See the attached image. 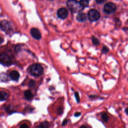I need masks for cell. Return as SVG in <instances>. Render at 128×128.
Masks as SVG:
<instances>
[{"label":"cell","instance_id":"cell-1","mask_svg":"<svg viewBox=\"0 0 128 128\" xmlns=\"http://www.w3.org/2000/svg\"><path fill=\"white\" fill-rule=\"evenodd\" d=\"M66 5L69 10L74 13L80 12L84 8L80 2L76 0H68L66 2Z\"/></svg>","mask_w":128,"mask_h":128},{"label":"cell","instance_id":"cell-2","mask_svg":"<svg viewBox=\"0 0 128 128\" xmlns=\"http://www.w3.org/2000/svg\"><path fill=\"white\" fill-rule=\"evenodd\" d=\"M28 72L34 76H39L44 72L42 66L39 64H34L30 65L28 68Z\"/></svg>","mask_w":128,"mask_h":128},{"label":"cell","instance_id":"cell-3","mask_svg":"<svg viewBox=\"0 0 128 128\" xmlns=\"http://www.w3.org/2000/svg\"><path fill=\"white\" fill-rule=\"evenodd\" d=\"M0 63L4 66H9L12 64V60L10 56L7 54L2 53L0 57Z\"/></svg>","mask_w":128,"mask_h":128},{"label":"cell","instance_id":"cell-4","mask_svg":"<svg viewBox=\"0 0 128 128\" xmlns=\"http://www.w3.org/2000/svg\"><path fill=\"white\" fill-rule=\"evenodd\" d=\"M88 16L90 21L95 22L99 20L100 17V14L98 10L96 9H92L88 12Z\"/></svg>","mask_w":128,"mask_h":128},{"label":"cell","instance_id":"cell-5","mask_svg":"<svg viewBox=\"0 0 128 128\" xmlns=\"http://www.w3.org/2000/svg\"><path fill=\"white\" fill-rule=\"evenodd\" d=\"M116 9V6L113 2H108L105 4L104 6V12L106 14H112L115 12Z\"/></svg>","mask_w":128,"mask_h":128},{"label":"cell","instance_id":"cell-6","mask_svg":"<svg viewBox=\"0 0 128 128\" xmlns=\"http://www.w3.org/2000/svg\"><path fill=\"white\" fill-rule=\"evenodd\" d=\"M57 16L61 19H65L68 16V11L66 8H62L58 10L57 12Z\"/></svg>","mask_w":128,"mask_h":128},{"label":"cell","instance_id":"cell-7","mask_svg":"<svg viewBox=\"0 0 128 128\" xmlns=\"http://www.w3.org/2000/svg\"><path fill=\"white\" fill-rule=\"evenodd\" d=\"M30 34L34 38L37 40H39L41 38V33L36 28H32L30 30Z\"/></svg>","mask_w":128,"mask_h":128},{"label":"cell","instance_id":"cell-8","mask_svg":"<svg viewBox=\"0 0 128 128\" xmlns=\"http://www.w3.org/2000/svg\"><path fill=\"white\" fill-rule=\"evenodd\" d=\"M20 74L19 72L16 70L12 71L10 74V77L14 81H18L20 78Z\"/></svg>","mask_w":128,"mask_h":128},{"label":"cell","instance_id":"cell-9","mask_svg":"<svg viewBox=\"0 0 128 128\" xmlns=\"http://www.w3.org/2000/svg\"><path fill=\"white\" fill-rule=\"evenodd\" d=\"M24 98L28 100H30L33 98L34 95L30 90H26L24 92Z\"/></svg>","mask_w":128,"mask_h":128},{"label":"cell","instance_id":"cell-10","mask_svg":"<svg viewBox=\"0 0 128 128\" xmlns=\"http://www.w3.org/2000/svg\"><path fill=\"white\" fill-rule=\"evenodd\" d=\"M76 20L80 22H83L86 20V14L83 12H80L76 16Z\"/></svg>","mask_w":128,"mask_h":128},{"label":"cell","instance_id":"cell-11","mask_svg":"<svg viewBox=\"0 0 128 128\" xmlns=\"http://www.w3.org/2000/svg\"><path fill=\"white\" fill-rule=\"evenodd\" d=\"M10 25L6 20H3L1 22V29L4 31H6L9 30Z\"/></svg>","mask_w":128,"mask_h":128},{"label":"cell","instance_id":"cell-12","mask_svg":"<svg viewBox=\"0 0 128 128\" xmlns=\"http://www.w3.org/2000/svg\"><path fill=\"white\" fill-rule=\"evenodd\" d=\"M9 98V94L6 92L0 90V101H4L8 100Z\"/></svg>","mask_w":128,"mask_h":128},{"label":"cell","instance_id":"cell-13","mask_svg":"<svg viewBox=\"0 0 128 128\" xmlns=\"http://www.w3.org/2000/svg\"><path fill=\"white\" fill-rule=\"evenodd\" d=\"M50 125L48 122L44 121L40 124L39 125L37 126L35 128H50Z\"/></svg>","mask_w":128,"mask_h":128},{"label":"cell","instance_id":"cell-14","mask_svg":"<svg viewBox=\"0 0 128 128\" xmlns=\"http://www.w3.org/2000/svg\"><path fill=\"white\" fill-rule=\"evenodd\" d=\"M100 116H101V118L102 119V120L106 122H108V119H109V117L108 115V114L106 113V112H102L100 114Z\"/></svg>","mask_w":128,"mask_h":128},{"label":"cell","instance_id":"cell-15","mask_svg":"<svg viewBox=\"0 0 128 128\" xmlns=\"http://www.w3.org/2000/svg\"><path fill=\"white\" fill-rule=\"evenodd\" d=\"M80 3L82 4V6L84 8L88 6L89 4V0H80Z\"/></svg>","mask_w":128,"mask_h":128},{"label":"cell","instance_id":"cell-16","mask_svg":"<svg viewBox=\"0 0 128 128\" xmlns=\"http://www.w3.org/2000/svg\"><path fill=\"white\" fill-rule=\"evenodd\" d=\"M36 84V82L33 80H30L28 83V86L30 88H33L34 86Z\"/></svg>","mask_w":128,"mask_h":128},{"label":"cell","instance_id":"cell-17","mask_svg":"<svg viewBox=\"0 0 128 128\" xmlns=\"http://www.w3.org/2000/svg\"><path fill=\"white\" fill-rule=\"evenodd\" d=\"M92 42L94 45L98 46L100 44V41L96 38H95L94 36H92Z\"/></svg>","mask_w":128,"mask_h":128},{"label":"cell","instance_id":"cell-18","mask_svg":"<svg viewBox=\"0 0 128 128\" xmlns=\"http://www.w3.org/2000/svg\"><path fill=\"white\" fill-rule=\"evenodd\" d=\"M74 96H75V98H76V100L77 103L78 104L80 102V98L78 92H75L74 93Z\"/></svg>","mask_w":128,"mask_h":128},{"label":"cell","instance_id":"cell-19","mask_svg":"<svg viewBox=\"0 0 128 128\" xmlns=\"http://www.w3.org/2000/svg\"><path fill=\"white\" fill-rule=\"evenodd\" d=\"M3 75H4V77H2V76H0V80L2 82H5L6 81L8 80V78H7V76L6 74L4 73H2Z\"/></svg>","mask_w":128,"mask_h":128},{"label":"cell","instance_id":"cell-20","mask_svg":"<svg viewBox=\"0 0 128 128\" xmlns=\"http://www.w3.org/2000/svg\"><path fill=\"white\" fill-rule=\"evenodd\" d=\"M63 113V108L62 107H59L57 109V114L58 115H61Z\"/></svg>","mask_w":128,"mask_h":128},{"label":"cell","instance_id":"cell-21","mask_svg":"<svg viewBox=\"0 0 128 128\" xmlns=\"http://www.w3.org/2000/svg\"><path fill=\"white\" fill-rule=\"evenodd\" d=\"M108 51H109V49L108 48V47L106 46H104L102 48V52L104 54H106Z\"/></svg>","mask_w":128,"mask_h":128},{"label":"cell","instance_id":"cell-22","mask_svg":"<svg viewBox=\"0 0 128 128\" xmlns=\"http://www.w3.org/2000/svg\"><path fill=\"white\" fill-rule=\"evenodd\" d=\"M20 128H29V126L26 124H22L20 126Z\"/></svg>","mask_w":128,"mask_h":128},{"label":"cell","instance_id":"cell-23","mask_svg":"<svg viewBox=\"0 0 128 128\" xmlns=\"http://www.w3.org/2000/svg\"><path fill=\"white\" fill-rule=\"evenodd\" d=\"M68 122V120H67V119H64V120H63L62 122V126H64L65 125H66V124H67Z\"/></svg>","mask_w":128,"mask_h":128},{"label":"cell","instance_id":"cell-24","mask_svg":"<svg viewBox=\"0 0 128 128\" xmlns=\"http://www.w3.org/2000/svg\"><path fill=\"white\" fill-rule=\"evenodd\" d=\"M80 114H81V112H76L74 113V116H76V117H78V116H80Z\"/></svg>","mask_w":128,"mask_h":128},{"label":"cell","instance_id":"cell-25","mask_svg":"<svg viewBox=\"0 0 128 128\" xmlns=\"http://www.w3.org/2000/svg\"><path fill=\"white\" fill-rule=\"evenodd\" d=\"M106 0H96V2L98 4H102L104 2H105Z\"/></svg>","mask_w":128,"mask_h":128},{"label":"cell","instance_id":"cell-26","mask_svg":"<svg viewBox=\"0 0 128 128\" xmlns=\"http://www.w3.org/2000/svg\"><path fill=\"white\" fill-rule=\"evenodd\" d=\"M80 128H88L86 126H84V125H82L80 126Z\"/></svg>","mask_w":128,"mask_h":128},{"label":"cell","instance_id":"cell-27","mask_svg":"<svg viewBox=\"0 0 128 128\" xmlns=\"http://www.w3.org/2000/svg\"><path fill=\"white\" fill-rule=\"evenodd\" d=\"M125 112H126V114L128 115V108H127L126 109V110H125Z\"/></svg>","mask_w":128,"mask_h":128}]
</instances>
